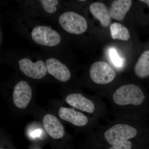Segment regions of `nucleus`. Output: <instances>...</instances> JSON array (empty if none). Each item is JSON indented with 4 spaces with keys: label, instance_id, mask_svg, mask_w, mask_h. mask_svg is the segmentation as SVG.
<instances>
[{
    "label": "nucleus",
    "instance_id": "1",
    "mask_svg": "<svg viewBox=\"0 0 149 149\" xmlns=\"http://www.w3.org/2000/svg\"><path fill=\"white\" fill-rule=\"evenodd\" d=\"M14 25L19 35L42 50L65 54V36L58 29L20 13L15 18Z\"/></svg>",
    "mask_w": 149,
    "mask_h": 149
},
{
    "label": "nucleus",
    "instance_id": "2",
    "mask_svg": "<svg viewBox=\"0 0 149 149\" xmlns=\"http://www.w3.org/2000/svg\"><path fill=\"white\" fill-rule=\"evenodd\" d=\"M1 59L3 63L32 80H42L49 74L40 53H36L22 49L8 50L2 54Z\"/></svg>",
    "mask_w": 149,
    "mask_h": 149
},
{
    "label": "nucleus",
    "instance_id": "3",
    "mask_svg": "<svg viewBox=\"0 0 149 149\" xmlns=\"http://www.w3.org/2000/svg\"><path fill=\"white\" fill-rule=\"evenodd\" d=\"M15 1L18 5L19 13L34 18L49 19L65 8L62 1L59 0H22Z\"/></svg>",
    "mask_w": 149,
    "mask_h": 149
},
{
    "label": "nucleus",
    "instance_id": "4",
    "mask_svg": "<svg viewBox=\"0 0 149 149\" xmlns=\"http://www.w3.org/2000/svg\"><path fill=\"white\" fill-rule=\"evenodd\" d=\"M49 19L65 36L82 35L88 28L85 17L69 9L64 8Z\"/></svg>",
    "mask_w": 149,
    "mask_h": 149
},
{
    "label": "nucleus",
    "instance_id": "5",
    "mask_svg": "<svg viewBox=\"0 0 149 149\" xmlns=\"http://www.w3.org/2000/svg\"><path fill=\"white\" fill-rule=\"evenodd\" d=\"M40 54L45 61L48 74L62 83H66L71 79L72 72L65 54L44 50Z\"/></svg>",
    "mask_w": 149,
    "mask_h": 149
},
{
    "label": "nucleus",
    "instance_id": "6",
    "mask_svg": "<svg viewBox=\"0 0 149 149\" xmlns=\"http://www.w3.org/2000/svg\"><path fill=\"white\" fill-rule=\"evenodd\" d=\"M113 100L118 105L139 106L145 98L143 93L137 85L128 84L118 88L113 95Z\"/></svg>",
    "mask_w": 149,
    "mask_h": 149
},
{
    "label": "nucleus",
    "instance_id": "7",
    "mask_svg": "<svg viewBox=\"0 0 149 149\" xmlns=\"http://www.w3.org/2000/svg\"><path fill=\"white\" fill-rule=\"evenodd\" d=\"M137 130L129 125L118 124L113 125L105 132V139L111 146L133 139L137 135Z\"/></svg>",
    "mask_w": 149,
    "mask_h": 149
},
{
    "label": "nucleus",
    "instance_id": "8",
    "mask_svg": "<svg viewBox=\"0 0 149 149\" xmlns=\"http://www.w3.org/2000/svg\"><path fill=\"white\" fill-rule=\"evenodd\" d=\"M89 74L91 80L97 84H108L113 81L116 73L109 65L105 62H95L91 65Z\"/></svg>",
    "mask_w": 149,
    "mask_h": 149
},
{
    "label": "nucleus",
    "instance_id": "9",
    "mask_svg": "<svg viewBox=\"0 0 149 149\" xmlns=\"http://www.w3.org/2000/svg\"><path fill=\"white\" fill-rule=\"evenodd\" d=\"M33 94L32 86L24 79L15 82L13 88V100L15 105L20 109L26 108L31 101Z\"/></svg>",
    "mask_w": 149,
    "mask_h": 149
},
{
    "label": "nucleus",
    "instance_id": "10",
    "mask_svg": "<svg viewBox=\"0 0 149 149\" xmlns=\"http://www.w3.org/2000/svg\"><path fill=\"white\" fill-rule=\"evenodd\" d=\"M42 122L46 131L53 139H59L64 136V126L55 116L50 114L45 115L43 117Z\"/></svg>",
    "mask_w": 149,
    "mask_h": 149
},
{
    "label": "nucleus",
    "instance_id": "11",
    "mask_svg": "<svg viewBox=\"0 0 149 149\" xmlns=\"http://www.w3.org/2000/svg\"><path fill=\"white\" fill-rule=\"evenodd\" d=\"M65 101L72 107L82 111L93 113L95 110L94 103L81 93H72L65 97Z\"/></svg>",
    "mask_w": 149,
    "mask_h": 149
},
{
    "label": "nucleus",
    "instance_id": "12",
    "mask_svg": "<svg viewBox=\"0 0 149 149\" xmlns=\"http://www.w3.org/2000/svg\"><path fill=\"white\" fill-rule=\"evenodd\" d=\"M58 115L62 120L70 123L76 126L82 127L88 123V117L74 109L62 107L59 109Z\"/></svg>",
    "mask_w": 149,
    "mask_h": 149
},
{
    "label": "nucleus",
    "instance_id": "13",
    "mask_svg": "<svg viewBox=\"0 0 149 149\" xmlns=\"http://www.w3.org/2000/svg\"><path fill=\"white\" fill-rule=\"evenodd\" d=\"M91 14L100 22L104 27H107L111 22L109 9L103 3L96 2L92 3L89 8Z\"/></svg>",
    "mask_w": 149,
    "mask_h": 149
},
{
    "label": "nucleus",
    "instance_id": "14",
    "mask_svg": "<svg viewBox=\"0 0 149 149\" xmlns=\"http://www.w3.org/2000/svg\"><path fill=\"white\" fill-rule=\"evenodd\" d=\"M131 0H117L111 3L109 9L112 18L118 21H122L132 6Z\"/></svg>",
    "mask_w": 149,
    "mask_h": 149
},
{
    "label": "nucleus",
    "instance_id": "15",
    "mask_svg": "<svg viewBox=\"0 0 149 149\" xmlns=\"http://www.w3.org/2000/svg\"><path fill=\"white\" fill-rule=\"evenodd\" d=\"M135 74L141 78L149 75V50L143 52L139 58L134 67Z\"/></svg>",
    "mask_w": 149,
    "mask_h": 149
},
{
    "label": "nucleus",
    "instance_id": "16",
    "mask_svg": "<svg viewBox=\"0 0 149 149\" xmlns=\"http://www.w3.org/2000/svg\"><path fill=\"white\" fill-rule=\"evenodd\" d=\"M111 37L113 40L128 41L130 37V32L128 29L122 24L114 22L110 27Z\"/></svg>",
    "mask_w": 149,
    "mask_h": 149
},
{
    "label": "nucleus",
    "instance_id": "17",
    "mask_svg": "<svg viewBox=\"0 0 149 149\" xmlns=\"http://www.w3.org/2000/svg\"><path fill=\"white\" fill-rule=\"evenodd\" d=\"M109 56L111 60L114 65L117 67H121L123 65L122 58L118 54L116 51L115 49H111L109 51Z\"/></svg>",
    "mask_w": 149,
    "mask_h": 149
},
{
    "label": "nucleus",
    "instance_id": "18",
    "mask_svg": "<svg viewBox=\"0 0 149 149\" xmlns=\"http://www.w3.org/2000/svg\"><path fill=\"white\" fill-rule=\"evenodd\" d=\"M132 147V143L130 141H125L113 145L109 149H131Z\"/></svg>",
    "mask_w": 149,
    "mask_h": 149
},
{
    "label": "nucleus",
    "instance_id": "19",
    "mask_svg": "<svg viewBox=\"0 0 149 149\" xmlns=\"http://www.w3.org/2000/svg\"><path fill=\"white\" fill-rule=\"evenodd\" d=\"M41 133H42V131L40 129H37L35 131H34L32 133H31V137H37L40 136L41 135Z\"/></svg>",
    "mask_w": 149,
    "mask_h": 149
},
{
    "label": "nucleus",
    "instance_id": "20",
    "mask_svg": "<svg viewBox=\"0 0 149 149\" xmlns=\"http://www.w3.org/2000/svg\"><path fill=\"white\" fill-rule=\"evenodd\" d=\"M140 1L142 2H143L146 3L148 6L149 7V0H141Z\"/></svg>",
    "mask_w": 149,
    "mask_h": 149
},
{
    "label": "nucleus",
    "instance_id": "21",
    "mask_svg": "<svg viewBox=\"0 0 149 149\" xmlns=\"http://www.w3.org/2000/svg\"><path fill=\"white\" fill-rule=\"evenodd\" d=\"M1 149H3V148H1Z\"/></svg>",
    "mask_w": 149,
    "mask_h": 149
}]
</instances>
